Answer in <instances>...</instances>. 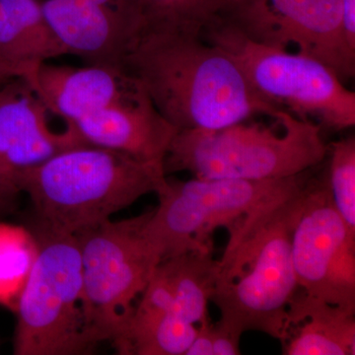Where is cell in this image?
I'll use <instances>...</instances> for the list:
<instances>
[{"instance_id": "cell-12", "label": "cell", "mask_w": 355, "mask_h": 355, "mask_svg": "<svg viewBox=\"0 0 355 355\" xmlns=\"http://www.w3.org/2000/svg\"><path fill=\"white\" fill-rule=\"evenodd\" d=\"M90 146L113 149L144 162L163 164L179 130L139 87L132 95L73 123Z\"/></svg>"}, {"instance_id": "cell-23", "label": "cell", "mask_w": 355, "mask_h": 355, "mask_svg": "<svg viewBox=\"0 0 355 355\" xmlns=\"http://www.w3.org/2000/svg\"><path fill=\"white\" fill-rule=\"evenodd\" d=\"M345 37L355 50V0H340Z\"/></svg>"}, {"instance_id": "cell-1", "label": "cell", "mask_w": 355, "mask_h": 355, "mask_svg": "<svg viewBox=\"0 0 355 355\" xmlns=\"http://www.w3.org/2000/svg\"><path fill=\"white\" fill-rule=\"evenodd\" d=\"M121 69L178 130H218L286 110L263 100L237 62L198 33H139Z\"/></svg>"}, {"instance_id": "cell-2", "label": "cell", "mask_w": 355, "mask_h": 355, "mask_svg": "<svg viewBox=\"0 0 355 355\" xmlns=\"http://www.w3.org/2000/svg\"><path fill=\"white\" fill-rule=\"evenodd\" d=\"M311 178L228 230L210 302L220 311L219 323L240 338L258 331L282 340L287 311L299 291L292 233Z\"/></svg>"}, {"instance_id": "cell-18", "label": "cell", "mask_w": 355, "mask_h": 355, "mask_svg": "<svg viewBox=\"0 0 355 355\" xmlns=\"http://www.w3.org/2000/svg\"><path fill=\"white\" fill-rule=\"evenodd\" d=\"M197 333L198 326L176 313L137 304L114 345L121 354L184 355Z\"/></svg>"}, {"instance_id": "cell-21", "label": "cell", "mask_w": 355, "mask_h": 355, "mask_svg": "<svg viewBox=\"0 0 355 355\" xmlns=\"http://www.w3.org/2000/svg\"><path fill=\"white\" fill-rule=\"evenodd\" d=\"M211 331L212 352L214 355L241 354L240 349V336L231 333L223 324L216 322L210 324Z\"/></svg>"}, {"instance_id": "cell-10", "label": "cell", "mask_w": 355, "mask_h": 355, "mask_svg": "<svg viewBox=\"0 0 355 355\" xmlns=\"http://www.w3.org/2000/svg\"><path fill=\"white\" fill-rule=\"evenodd\" d=\"M291 251L299 291L355 309V234L334 205L328 171L308 183Z\"/></svg>"}, {"instance_id": "cell-17", "label": "cell", "mask_w": 355, "mask_h": 355, "mask_svg": "<svg viewBox=\"0 0 355 355\" xmlns=\"http://www.w3.org/2000/svg\"><path fill=\"white\" fill-rule=\"evenodd\" d=\"M211 252H187L157 266L172 292L175 313L196 326L209 319V304L218 272V260Z\"/></svg>"}, {"instance_id": "cell-13", "label": "cell", "mask_w": 355, "mask_h": 355, "mask_svg": "<svg viewBox=\"0 0 355 355\" xmlns=\"http://www.w3.org/2000/svg\"><path fill=\"white\" fill-rule=\"evenodd\" d=\"M23 80L34 90L48 113L72 123L139 89L123 70L109 65L73 67L46 62Z\"/></svg>"}, {"instance_id": "cell-15", "label": "cell", "mask_w": 355, "mask_h": 355, "mask_svg": "<svg viewBox=\"0 0 355 355\" xmlns=\"http://www.w3.org/2000/svg\"><path fill=\"white\" fill-rule=\"evenodd\" d=\"M355 309L329 304L299 291L287 311L282 354L354 355Z\"/></svg>"}, {"instance_id": "cell-6", "label": "cell", "mask_w": 355, "mask_h": 355, "mask_svg": "<svg viewBox=\"0 0 355 355\" xmlns=\"http://www.w3.org/2000/svg\"><path fill=\"white\" fill-rule=\"evenodd\" d=\"M200 36L228 53L266 101L334 130L354 127L355 93L322 62L252 41L218 16Z\"/></svg>"}, {"instance_id": "cell-20", "label": "cell", "mask_w": 355, "mask_h": 355, "mask_svg": "<svg viewBox=\"0 0 355 355\" xmlns=\"http://www.w3.org/2000/svg\"><path fill=\"white\" fill-rule=\"evenodd\" d=\"M328 165L331 200L350 232L355 234V139L338 140L330 146Z\"/></svg>"}, {"instance_id": "cell-5", "label": "cell", "mask_w": 355, "mask_h": 355, "mask_svg": "<svg viewBox=\"0 0 355 355\" xmlns=\"http://www.w3.org/2000/svg\"><path fill=\"white\" fill-rule=\"evenodd\" d=\"M315 168L272 180L166 179L144 234L160 261L191 251H212L211 236L254 210L304 184Z\"/></svg>"}, {"instance_id": "cell-7", "label": "cell", "mask_w": 355, "mask_h": 355, "mask_svg": "<svg viewBox=\"0 0 355 355\" xmlns=\"http://www.w3.org/2000/svg\"><path fill=\"white\" fill-rule=\"evenodd\" d=\"M151 210L103 222L76 235L83 266V313L89 343L116 342L160 258L144 234Z\"/></svg>"}, {"instance_id": "cell-9", "label": "cell", "mask_w": 355, "mask_h": 355, "mask_svg": "<svg viewBox=\"0 0 355 355\" xmlns=\"http://www.w3.org/2000/svg\"><path fill=\"white\" fill-rule=\"evenodd\" d=\"M216 16L257 43L280 50L295 44L343 83L355 76L340 0H226Z\"/></svg>"}, {"instance_id": "cell-22", "label": "cell", "mask_w": 355, "mask_h": 355, "mask_svg": "<svg viewBox=\"0 0 355 355\" xmlns=\"http://www.w3.org/2000/svg\"><path fill=\"white\" fill-rule=\"evenodd\" d=\"M210 324L209 319L198 324L197 336L184 355H214Z\"/></svg>"}, {"instance_id": "cell-4", "label": "cell", "mask_w": 355, "mask_h": 355, "mask_svg": "<svg viewBox=\"0 0 355 355\" xmlns=\"http://www.w3.org/2000/svg\"><path fill=\"white\" fill-rule=\"evenodd\" d=\"M275 128L246 121L218 130H179L166 154L165 174L187 171L198 179L272 180L296 176L324 162L330 146L321 125L282 110Z\"/></svg>"}, {"instance_id": "cell-16", "label": "cell", "mask_w": 355, "mask_h": 355, "mask_svg": "<svg viewBox=\"0 0 355 355\" xmlns=\"http://www.w3.org/2000/svg\"><path fill=\"white\" fill-rule=\"evenodd\" d=\"M64 55L39 0H0V65L25 79L51 58Z\"/></svg>"}, {"instance_id": "cell-19", "label": "cell", "mask_w": 355, "mask_h": 355, "mask_svg": "<svg viewBox=\"0 0 355 355\" xmlns=\"http://www.w3.org/2000/svg\"><path fill=\"white\" fill-rule=\"evenodd\" d=\"M226 0H116L128 29L135 35L151 31L202 34Z\"/></svg>"}, {"instance_id": "cell-11", "label": "cell", "mask_w": 355, "mask_h": 355, "mask_svg": "<svg viewBox=\"0 0 355 355\" xmlns=\"http://www.w3.org/2000/svg\"><path fill=\"white\" fill-rule=\"evenodd\" d=\"M46 114L23 79L13 78L0 89V212L11 209L20 195L17 181L23 172L67 149L88 146L72 123H65L64 132H53Z\"/></svg>"}, {"instance_id": "cell-14", "label": "cell", "mask_w": 355, "mask_h": 355, "mask_svg": "<svg viewBox=\"0 0 355 355\" xmlns=\"http://www.w3.org/2000/svg\"><path fill=\"white\" fill-rule=\"evenodd\" d=\"M41 4L64 55L121 69L132 34L118 9L90 0H44Z\"/></svg>"}, {"instance_id": "cell-24", "label": "cell", "mask_w": 355, "mask_h": 355, "mask_svg": "<svg viewBox=\"0 0 355 355\" xmlns=\"http://www.w3.org/2000/svg\"><path fill=\"white\" fill-rule=\"evenodd\" d=\"M12 77L9 76L6 70L2 69L1 65H0V89L3 87L9 81L12 80Z\"/></svg>"}, {"instance_id": "cell-3", "label": "cell", "mask_w": 355, "mask_h": 355, "mask_svg": "<svg viewBox=\"0 0 355 355\" xmlns=\"http://www.w3.org/2000/svg\"><path fill=\"white\" fill-rule=\"evenodd\" d=\"M166 179L163 164L88 144L26 170L17 190L31 200L40 229L76 236L157 193Z\"/></svg>"}, {"instance_id": "cell-8", "label": "cell", "mask_w": 355, "mask_h": 355, "mask_svg": "<svg viewBox=\"0 0 355 355\" xmlns=\"http://www.w3.org/2000/svg\"><path fill=\"white\" fill-rule=\"evenodd\" d=\"M83 266L76 236L39 230L36 254L17 304L14 354L74 355L94 349L83 313Z\"/></svg>"}]
</instances>
